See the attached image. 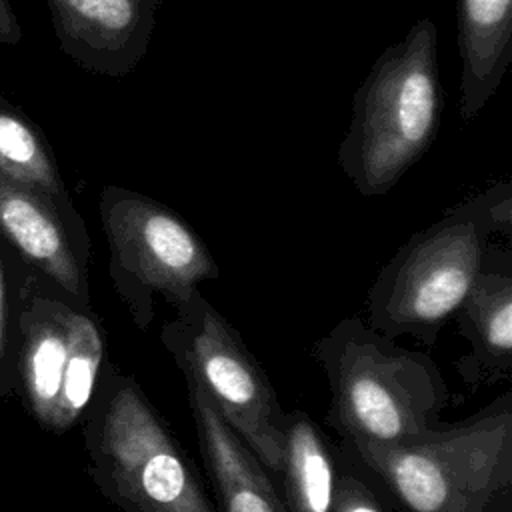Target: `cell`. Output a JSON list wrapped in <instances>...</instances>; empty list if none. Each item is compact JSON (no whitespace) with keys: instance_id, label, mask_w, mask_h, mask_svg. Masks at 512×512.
Listing matches in <instances>:
<instances>
[{"instance_id":"cell-1","label":"cell","mask_w":512,"mask_h":512,"mask_svg":"<svg viewBox=\"0 0 512 512\" xmlns=\"http://www.w3.org/2000/svg\"><path fill=\"white\" fill-rule=\"evenodd\" d=\"M512 230V186L500 182L414 232L380 268L366 296L368 326L386 338L434 346L490 254V236Z\"/></svg>"},{"instance_id":"cell-2","label":"cell","mask_w":512,"mask_h":512,"mask_svg":"<svg viewBox=\"0 0 512 512\" xmlns=\"http://www.w3.org/2000/svg\"><path fill=\"white\" fill-rule=\"evenodd\" d=\"M440 108L438 30L424 16L382 50L352 98L336 154L350 184L364 198L390 192L434 144Z\"/></svg>"},{"instance_id":"cell-3","label":"cell","mask_w":512,"mask_h":512,"mask_svg":"<svg viewBox=\"0 0 512 512\" xmlns=\"http://www.w3.org/2000/svg\"><path fill=\"white\" fill-rule=\"evenodd\" d=\"M312 352L330 386L328 422L342 442L390 446L440 426L450 392L426 352L398 346L360 316L342 318Z\"/></svg>"},{"instance_id":"cell-4","label":"cell","mask_w":512,"mask_h":512,"mask_svg":"<svg viewBox=\"0 0 512 512\" xmlns=\"http://www.w3.org/2000/svg\"><path fill=\"white\" fill-rule=\"evenodd\" d=\"M344 444L402 512H498L512 490V392L402 444Z\"/></svg>"},{"instance_id":"cell-5","label":"cell","mask_w":512,"mask_h":512,"mask_svg":"<svg viewBox=\"0 0 512 512\" xmlns=\"http://www.w3.org/2000/svg\"><path fill=\"white\" fill-rule=\"evenodd\" d=\"M96 480L126 512H218L202 478L140 384L106 372L90 430Z\"/></svg>"},{"instance_id":"cell-6","label":"cell","mask_w":512,"mask_h":512,"mask_svg":"<svg viewBox=\"0 0 512 512\" xmlns=\"http://www.w3.org/2000/svg\"><path fill=\"white\" fill-rule=\"evenodd\" d=\"M110 250L112 284L134 324L148 330L160 296L184 304L220 268L188 222L166 204L122 186H104L98 200Z\"/></svg>"},{"instance_id":"cell-7","label":"cell","mask_w":512,"mask_h":512,"mask_svg":"<svg viewBox=\"0 0 512 512\" xmlns=\"http://www.w3.org/2000/svg\"><path fill=\"white\" fill-rule=\"evenodd\" d=\"M160 330V342L182 374H190L212 406L254 452L262 466L280 476L284 410L276 390L246 348L236 328L194 292Z\"/></svg>"},{"instance_id":"cell-8","label":"cell","mask_w":512,"mask_h":512,"mask_svg":"<svg viewBox=\"0 0 512 512\" xmlns=\"http://www.w3.org/2000/svg\"><path fill=\"white\" fill-rule=\"evenodd\" d=\"M60 50L80 68L124 78L146 56L162 0H46Z\"/></svg>"},{"instance_id":"cell-9","label":"cell","mask_w":512,"mask_h":512,"mask_svg":"<svg viewBox=\"0 0 512 512\" xmlns=\"http://www.w3.org/2000/svg\"><path fill=\"white\" fill-rule=\"evenodd\" d=\"M0 230L62 290L86 300V272L80 260V220L74 208L0 176Z\"/></svg>"},{"instance_id":"cell-10","label":"cell","mask_w":512,"mask_h":512,"mask_svg":"<svg viewBox=\"0 0 512 512\" xmlns=\"http://www.w3.org/2000/svg\"><path fill=\"white\" fill-rule=\"evenodd\" d=\"M200 456L218 512H288L282 494L254 452L212 406L202 386L184 374Z\"/></svg>"},{"instance_id":"cell-11","label":"cell","mask_w":512,"mask_h":512,"mask_svg":"<svg viewBox=\"0 0 512 512\" xmlns=\"http://www.w3.org/2000/svg\"><path fill=\"white\" fill-rule=\"evenodd\" d=\"M472 352L462 358L460 374L470 386L506 380L512 374V262L508 254L486 258L466 298L454 312Z\"/></svg>"},{"instance_id":"cell-12","label":"cell","mask_w":512,"mask_h":512,"mask_svg":"<svg viewBox=\"0 0 512 512\" xmlns=\"http://www.w3.org/2000/svg\"><path fill=\"white\" fill-rule=\"evenodd\" d=\"M460 116L474 120L512 60V0H458Z\"/></svg>"},{"instance_id":"cell-13","label":"cell","mask_w":512,"mask_h":512,"mask_svg":"<svg viewBox=\"0 0 512 512\" xmlns=\"http://www.w3.org/2000/svg\"><path fill=\"white\" fill-rule=\"evenodd\" d=\"M76 310L60 300L36 298L26 316L22 376L36 418L56 430L60 390L72 344Z\"/></svg>"},{"instance_id":"cell-14","label":"cell","mask_w":512,"mask_h":512,"mask_svg":"<svg viewBox=\"0 0 512 512\" xmlns=\"http://www.w3.org/2000/svg\"><path fill=\"white\" fill-rule=\"evenodd\" d=\"M338 450L300 408L284 414L282 500L288 512H332Z\"/></svg>"},{"instance_id":"cell-15","label":"cell","mask_w":512,"mask_h":512,"mask_svg":"<svg viewBox=\"0 0 512 512\" xmlns=\"http://www.w3.org/2000/svg\"><path fill=\"white\" fill-rule=\"evenodd\" d=\"M0 176L72 208L42 128L0 94Z\"/></svg>"},{"instance_id":"cell-16","label":"cell","mask_w":512,"mask_h":512,"mask_svg":"<svg viewBox=\"0 0 512 512\" xmlns=\"http://www.w3.org/2000/svg\"><path fill=\"white\" fill-rule=\"evenodd\" d=\"M104 362V340L96 320L76 310L72 320V344L66 360L56 430L70 428L92 400Z\"/></svg>"},{"instance_id":"cell-17","label":"cell","mask_w":512,"mask_h":512,"mask_svg":"<svg viewBox=\"0 0 512 512\" xmlns=\"http://www.w3.org/2000/svg\"><path fill=\"white\" fill-rule=\"evenodd\" d=\"M332 512H394L378 478L342 442Z\"/></svg>"},{"instance_id":"cell-18","label":"cell","mask_w":512,"mask_h":512,"mask_svg":"<svg viewBox=\"0 0 512 512\" xmlns=\"http://www.w3.org/2000/svg\"><path fill=\"white\" fill-rule=\"evenodd\" d=\"M22 26L12 10L10 0H0V44L16 46L22 42Z\"/></svg>"},{"instance_id":"cell-19","label":"cell","mask_w":512,"mask_h":512,"mask_svg":"<svg viewBox=\"0 0 512 512\" xmlns=\"http://www.w3.org/2000/svg\"><path fill=\"white\" fill-rule=\"evenodd\" d=\"M2 344H4V284H2V270H0V358H2Z\"/></svg>"}]
</instances>
